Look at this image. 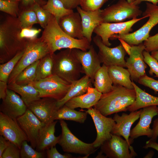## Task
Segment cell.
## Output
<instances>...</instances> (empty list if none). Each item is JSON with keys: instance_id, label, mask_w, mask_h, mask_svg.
Returning <instances> with one entry per match:
<instances>
[{"instance_id": "cell-5", "label": "cell", "mask_w": 158, "mask_h": 158, "mask_svg": "<svg viewBox=\"0 0 158 158\" xmlns=\"http://www.w3.org/2000/svg\"><path fill=\"white\" fill-rule=\"evenodd\" d=\"M49 54H50V51L48 46L42 40L27 44L23 55L9 77L8 84L13 82L24 69Z\"/></svg>"}, {"instance_id": "cell-36", "label": "cell", "mask_w": 158, "mask_h": 158, "mask_svg": "<svg viewBox=\"0 0 158 158\" xmlns=\"http://www.w3.org/2000/svg\"><path fill=\"white\" fill-rule=\"evenodd\" d=\"M20 20L23 28H31L33 24L39 23L35 12L30 9L22 13Z\"/></svg>"}, {"instance_id": "cell-32", "label": "cell", "mask_w": 158, "mask_h": 158, "mask_svg": "<svg viewBox=\"0 0 158 158\" xmlns=\"http://www.w3.org/2000/svg\"><path fill=\"white\" fill-rule=\"evenodd\" d=\"M40 60L36 61L24 69L16 76L13 82L20 85H25L31 84L35 81L37 68Z\"/></svg>"}, {"instance_id": "cell-56", "label": "cell", "mask_w": 158, "mask_h": 158, "mask_svg": "<svg viewBox=\"0 0 158 158\" xmlns=\"http://www.w3.org/2000/svg\"><path fill=\"white\" fill-rule=\"evenodd\" d=\"M154 154V152L152 151H151L149 152L144 158H152Z\"/></svg>"}, {"instance_id": "cell-50", "label": "cell", "mask_w": 158, "mask_h": 158, "mask_svg": "<svg viewBox=\"0 0 158 158\" xmlns=\"http://www.w3.org/2000/svg\"><path fill=\"white\" fill-rule=\"evenodd\" d=\"M7 83L0 81V99L3 100L6 96L7 92Z\"/></svg>"}, {"instance_id": "cell-33", "label": "cell", "mask_w": 158, "mask_h": 158, "mask_svg": "<svg viewBox=\"0 0 158 158\" xmlns=\"http://www.w3.org/2000/svg\"><path fill=\"white\" fill-rule=\"evenodd\" d=\"M53 65L52 54H49L41 59L37 66L35 81L52 75Z\"/></svg>"}, {"instance_id": "cell-48", "label": "cell", "mask_w": 158, "mask_h": 158, "mask_svg": "<svg viewBox=\"0 0 158 158\" xmlns=\"http://www.w3.org/2000/svg\"><path fill=\"white\" fill-rule=\"evenodd\" d=\"M157 111L158 114V107H157ZM152 135L150 139L156 141L158 136V118L156 119L153 122L152 127Z\"/></svg>"}, {"instance_id": "cell-42", "label": "cell", "mask_w": 158, "mask_h": 158, "mask_svg": "<svg viewBox=\"0 0 158 158\" xmlns=\"http://www.w3.org/2000/svg\"><path fill=\"white\" fill-rule=\"evenodd\" d=\"M139 84L158 92V80L150 77L146 74L141 77L138 82Z\"/></svg>"}, {"instance_id": "cell-13", "label": "cell", "mask_w": 158, "mask_h": 158, "mask_svg": "<svg viewBox=\"0 0 158 158\" xmlns=\"http://www.w3.org/2000/svg\"><path fill=\"white\" fill-rule=\"evenodd\" d=\"M0 135L20 149L23 142H28L27 137L18 123L13 118L0 112Z\"/></svg>"}, {"instance_id": "cell-27", "label": "cell", "mask_w": 158, "mask_h": 158, "mask_svg": "<svg viewBox=\"0 0 158 158\" xmlns=\"http://www.w3.org/2000/svg\"><path fill=\"white\" fill-rule=\"evenodd\" d=\"M108 70L113 85H120L129 89H134L131 80L130 73L127 69L114 65L108 67Z\"/></svg>"}, {"instance_id": "cell-26", "label": "cell", "mask_w": 158, "mask_h": 158, "mask_svg": "<svg viewBox=\"0 0 158 158\" xmlns=\"http://www.w3.org/2000/svg\"><path fill=\"white\" fill-rule=\"evenodd\" d=\"M136 95L134 102L128 109L130 112L153 106H158V97L151 95L142 90L132 80Z\"/></svg>"}, {"instance_id": "cell-25", "label": "cell", "mask_w": 158, "mask_h": 158, "mask_svg": "<svg viewBox=\"0 0 158 158\" xmlns=\"http://www.w3.org/2000/svg\"><path fill=\"white\" fill-rule=\"evenodd\" d=\"M93 83L92 80L86 75L73 82L71 83L70 88L65 96L62 99L57 101V107L59 108L71 99L85 93L89 87H92Z\"/></svg>"}, {"instance_id": "cell-41", "label": "cell", "mask_w": 158, "mask_h": 158, "mask_svg": "<svg viewBox=\"0 0 158 158\" xmlns=\"http://www.w3.org/2000/svg\"><path fill=\"white\" fill-rule=\"evenodd\" d=\"M20 154V149L10 142L8 146L3 153L2 158H19Z\"/></svg>"}, {"instance_id": "cell-45", "label": "cell", "mask_w": 158, "mask_h": 158, "mask_svg": "<svg viewBox=\"0 0 158 158\" xmlns=\"http://www.w3.org/2000/svg\"><path fill=\"white\" fill-rule=\"evenodd\" d=\"M46 157L48 158H71L73 157L69 153L64 154L60 153L56 149L55 146L51 147L46 150Z\"/></svg>"}, {"instance_id": "cell-37", "label": "cell", "mask_w": 158, "mask_h": 158, "mask_svg": "<svg viewBox=\"0 0 158 158\" xmlns=\"http://www.w3.org/2000/svg\"><path fill=\"white\" fill-rule=\"evenodd\" d=\"M30 9L35 12L39 23L42 27L45 28L47 25L51 14L41 7L40 5L37 4L33 5Z\"/></svg>"}, {"instance_id": "cell-49", "label": "cell", "mask_w": 158, "mask_h": 158, "mask_svg": "<svg viewBox=\"0 0 158 158\" xmlns=\"http://www.w3.org/2000/svg\"><path fill=\"white\" fill-rule=\"evenodd\" d=\"M23 5L25 6H31L37 4L41 6L45 4V2L42 0H22Z\"/></svg>"}, {"instance_id": "cell-35", "label": "cell", "mask_w": 158, "mask_h": 158, "mask_svg": "<svg viewBox=\"0 0 158 158\" xmlns=\"http://www.w3.org/2000/svg\"><path fill=\"white\" fill-rule=\"evenodd\" d=\"M25 140L22 143L20 148L21 158H44L46 157L45 152H39L34 150Z\"/></svg>"}, {"instance_id": "cell-47", "label": "cell", "mask_w": 158, "mask_h": 158, "mask_svg": "<svg viewBox=\"0 0 158 158\" xmlns=\"http://www.w3.org/2000/svg\"><path fill=\"white\" fill-rule=\"evenodd\" d=\"M10 142L2 135L0 136V158H2L3 153L9 145Z\"/></svg>"}, {"instance_id": "cell-7", "label": "cell", "mask_w": 158, "mask_h": 158, "mask_svg": "<svg viewBox=\"0 0 158 158\" xmlns=\"http://www.w3.org/2000/svg\"><path fill=\"white\" fill-rule=\"evenodd\" d=\"M37 90L40 98H53L57 101L67 93L71 83L56 75L34 81L32 83Z\"/></svg>"}, {"instance_id": "cell-31", "label": "cell", "mask_w": 158, "mask_h": 158, "mask_svg": "<svg viewBox=\"0 0 158 158\" xmlns=\"http://www.w3.org/2000/svg\"><path fill=\"white\" fill-rule=\"evenodd\" d=\"M42 7L53 15L58 23L62 17L73 12V10L66 8L59 0H48Z\"/></svg>"}, {"instance_id": "cell-18", "label": "cell", "mask_w": 158, "mask_h": 158, "mask_svg": "<svg viewBox=\"0 0 158 158\" xmlns=\"http://www.w3.org/2000/svg\"><path fill=\"white\" fill-rule=\"evenodd\" d=\"M142 109L131 112L129 114L125 113L121 116L116 113L113 118L116 122L111 133L122 136L130 144L134 140L129 138L131 128L133 123L139 118Z\"/></svg>"}, {"instance_id": "cell-21", "label": "cell", "mask_w": 158, "mask_h": 158, "mask_svg": "<svg viewBox=\"0 0 158 158\" xmlns=\"http://www.w3.org/2000/svg\"><path fill=\"white\" fill-rule=\"evenodd\" d=\"M81 16L83 35L91 43L92 35L95 28L103 23L101 16L102 10L87 11L78 6L76 8Z\"/></svg>"}, {"instance_id": "cell-38", "label": "cell", "mask_w": 158, "mask_h": 158, "mask_svg": "<svg viewBox=\"0 0 158 158\" xmlns=\"http://www.w3.org/2000/svg\"><path fill=\"white\" fill-rule=\"evenodd\" d=\"M144 61L150 67L149 73L151 75L154 74L158 78V61L150 55L149 52L144 50L143 52Z\"/></svg>"}, {"instance_id": "cell-46", "label": "cell", "mask_w": 158, "mask_h": 158, "mask_svg": "<svg viewBox=\"0 0 158 158\" xmlns=\"http://www.w3.org/2000/svg\"><path fill=\"white\" fill-rule=\"evenodd\" d=\"M65 7L68 9L73 10L80 5L81 0H59Z\"/></svg>"}, {"instance_id": "cell-11", "label": "cell", "mask_w": 158, "mask_h": 158, "mask_svg": "<svg viewBox=\"0 0 158 158\" xmlns=\"http://www.w3.org/2000/svg\"><path fill=\"white\" fill-rule=\"evenodd\" d=\"M147 17L145 16L140 18L133 19L126 22L117 23H102L95 29L94 32L99 36L105 45L110 47L111 44L109 40L114 35H125L132 31V26L139 21Z\"/></svg>"}, {"instance_id": "cell-6", "label": "cell", "mask_w": 158, "mask_h": 158, "mask_svg": "<svg viewBox=\"0 0 158 158\" xmlns=\"http://www.w3.org/2000/svg\"><path fill=\"white\" fill-rule=\"evenodd\" d=\"M142 13L138 5L127 0H119L102 10L101 16L103 23H117L123 22L127 19L137 18Z\"/></svg>"}, {"instance_id": "cell-55", "label": "cell", "mask_w": 158, "mask_h": 158, "mask_svg": "<svg viewBox=\"0 0 158 158\" xmlns=\"http://www.w3.org/2000/svg\"><path fill=\"white\" fill-rule=\"evenodd\" d=\"M151 55L158 61V50L151 52Z\"/></svg>"}, {"instance_id": "cell-22", "label": "cell", "mask_w": 158, "mask_h": 158, "mask_svg": "<svg viewBox=\"0 0 158 158\" xmlns=\"http://www.w3.org/2000/svg\"><path fill=\"white\" fill-rule=\"evenodd\" d=\"M57 121L46 124L41 129L37 142L35 150L43 152L58 144L60 135L56 137L54 135Z\"/></svg>"}, {"instance_id": "cell-23", "label": "cell", "mask_w": 158, "mask_h": 158, "mask_svg": "<svg viewBox=\"0 0 158 158\" xmlns=\"http://www.w3.org/2000/svg\"><path fill=\"white\" fill-rule=\"evenodd\" d=\"M58 23L62 29L71 37L79 39L84 38L81 18L78 12H73L64 16Z\"/></svg>"}, {"instance_id": "cell-3", "label": "cell", "mask_w": 158, "mask_h": 158, "mask_svg": "<svg viewBox=\"0 0 158 158\" xmlns=\"http://www.w3.org/2000/svg\"><path fill=\"white\" fill-rule=\"evenodd\" d=\"M52 74L71 83L80 78L82 73V65L73 49H66L57 54H52Z\"/></svg>"}, {"instance_id": "cell-44", "label": "cell", "mask_w": 158, "mask_h": 158, "mask_svg": "<svg viewBox=\"0 0 158 158\" xmlns=\"http://www.w3.org/2000/svg\"><path fill=\"white\" fill-rule=\"evenodd\" d=\"M41 31V29L23 28L19 34V37L20 39L27 38L33 40L36 37Z\"/></svg>"}, {"instance_id": "cell-10", "label": "cell", "mask_w": 158, "mask_h": 158, "mask_svg": "<svg viewBox=\"0 0 158 158\" xmlns=\"http://www.w3.org/2000/svg\"><path fill=\"white\" fill-rule=\"evenodd\" d=\"M93 41L98 48V54L101 63L107 67L116 65L126 67L125 57L127 53L121 43L115 47H110L104 44L97 35L93 37Z\"/></svg>"}, {"instance_id": "cell-30", "label": "cell", "mask_w": 158, "mask_h": 158, "mask_svg": "<svg viewBox=\"0 0 158 158\" xmlns=\"http://www.w3.org/2000/svg\"><path fill=\"white\" fill-rule=\"evenodd\" d=\"M87 113L78 111L69 108L65 105L58 110L54 118L55 120H67L83 123L86 120Z\"/></svg>"}, {"instance_id": "cell-1", "label": "cell", "mask_w": 158, "mask_h": 158, "mask_svg": "<svg viewBox=\"0 0 158 158\" xmlns=\"http://www.w3.org/2000/svg\"><path fill=\"white\" fill-rule=\"evenodd\" d=\"M42 40L47 45L51 54L64 48L77 49L86 51L91 45L90 42L85 37L80 39L74 38L66 34L52 15L44 28Z\"/></svg>"}, {"instance_id": "cell-43", "label": "cell", "mask_w": 158, "mask_h": 158, "mask_svg": "<svg viewBox=\"0 0 158 158\" xmlns=\"http://www.w3.org/2000/svg\"><path fill=\"white\" fill-rule=\"evenodd\" d=\"M143 44L145 47V50L149 52L158 51V33L150 36Z\"/></svg>"}, {"instance_id": "cell-15", "label": "cell", "mask_w": 158, "mask_h": 158, "mask_svg": "<svg viewBox=\"0 0 158 158\" xmlns=\"http://www.w3.org/2000/svg\"><path fill=\"white\" fill-rule=\"evenodd\" d=\"M144 50L145 47L142 43L132 46L129 57L126 61V67L130 73V79L136 82L146 74L147 66L144 61L142 54Z\"/></svg>"}, {"instance_id": "cell-12", "label": "cell", "mask_w": 158, "mask_h": 158, "mask_svg": "<svg viewBox=\"0 0 158 158\" xmlns=\"http://www.w3.org/2000/svg\"><path fill=\"white\" fill-rule=\"evenodd\" d=\"M86 111L91 117L95 127L97 135L92 143L95 148H97L111 138V133L116 122L113 118L104 116L95 107L88 109Z\"/></svg>"}, {"instance_id": "cell-40", "label": "cell", "mask_w": 158, "mask_h": 158, "mask_svg": "<svg viewBox=\"0 0 158 158\" xmlns=\"http://www.w3.org/2000/svg\"><path fill=\"white\" fill-rule=\"evenodd\" d=\"M18 1L0 0V10L16 16L18 12Z\"/></svg>"}, {"instance_id": "cell-34", "label": "cell", "mask_w": 158, "mask_h": 158, "mask_svg": "<svg viewBox=\"0 0 158 158\" xmlns=\"http://www.w3.org/2000/svg\"><path fill=\"white\" fill-rule=\"evenodd\" d=\"M25 48L18 52L6 62L0 65V81L7 83L9 77L15 66L23 55Z\"/></svg>"}, {"instance_id": "cell-19", "label": "cell", "mask_w": 158, "mask_h": 158, "mask_svg": "<svg viewBox=\"0 0 158 158\" xmlns=\"http://www.w3.org/2000/svg\"><path fill=\"white\" fill-rule=\"evenodd\" d=\"M28 107L24 101L14 91L7 89L6 95L0 106V111L13 119H17L26 111Z\"/></svg>"}, {"instance_id": "cell-57", "label": "cell", "mask_w": 158, "mask_h": 158, "mask_svg": "<svg viewBox=\"0 0 158 158\" xmlns=\"http://www.w3.org/2000/svg\"><path fill=\"white\" fill-rule=\"evenodd\" d=\"M128 2L130 3H133L135 0H126Z\"/></svg>"}, {"instance_id": "cell-58", "label": "cell", "mask_w": 158, "mask_h": 158, "mask_svg": "<svg viewBox=\"0 0 158 158\" xmlns=\"http://www.w3.org/2000/svg\"><path fill=\"white\" fill-rule=\"evenodd\" d=\"M6 0V1H20L21 0Z\"/></svg>"}, {"instance_id": "cell-8", "label": "cell", "mask_w": 158, "mask_h": 158, "mask_svg": "<svg viewBox=\"0 0 158 158\" xmlns=\"http://www.w3.org/2000/svg\"><path fill=\"white\" fill-rule=\"evenodd\" d=\"M61 134L58 144L63 151L67 153H74L88 156L97 150L91 143L82 141L74 135L68 128L64 120H60Z\"/></svg>"}, {"instance_id": "cell-16", "label": "cell", "mask_w": 158, "mask_h": 158, "mask_svg": "<svg viewBox=\"0 0 158 158\" xmlns=\"http://www.w3.org/2000/svg\"><path fill=\"white\" fill-rule=\"evenodd\" d=\"M16 120L26 135L28 142L32 147L35 148L40 131L46 124L41 122L28 108L25 112Z\"/></svg>"}, {"instance_id": "cell-29", "label": "cell", "mask_w": 158, "mask_h": 158, "mask_svg": "<svg viewBox=\"0 0 158 158\" xmlns=\"http://www.w3.org/2000/svg\"><path fill=\"white\" fill-rule=\"evenodd\" d=\"M93 83L95 88L102 94L111 90L113 83L109 75L107 66L103 64L95 73Z\"/></svg>"}, {"instance_id": "cell-24", "label": "cell", "mask_w": 158, "mask_h": 158, "mask_svg": "<svg viewBox=\"0 0 158 158\" xmlns=\"http://www.w3.org/2000/svg\"><path fill=\"white\" fill-rule=\"evenodd\" d=\"M102 94L95 88L89 87L85 94L73 97L65 104L69 108L75 109L78 108L89 109L94 106L100 99Z\"/></svg>"}, {"instance_id": "cell-4", "label": "cell", "mask_w": 158, "mask_h": 158, "mask_svg": "<svg viewBox=\"0 0 158 158\" xmlns=\"http://www.w3.org/2000/svg\"><path fill=\"white\" fill-rule=\"evenodd\" d=\"M146 10L142 15L147 16L149 19L142 26L131 33L114 35L110 39H121L131 46L138 45L146 41L150 37L151 29L158 24V6L148 2L146 3Z\"/></svg>"}, {"instance_id": "cell-20", "label": "cell", "mask_w": 158, "mask_h": 158, "mask_svg": "<svg viewBox=\"0 0 158 158\" xmlns=\"http://www.w3.org/2000/svg\"><path fill=\"white\" fill-rule=\"evenodd\" d=\"M157 106H153L143 108L140 116L139 121L136 125L130 131V138L134 140L142 136L151 138L152 129L150 126L153 117L158 115Z\"/></svg>"}, {"instance_id": "cell-54", "label": "cell", "mask_w": 158, "mask_h": 158, "mask_svg": "<svg viewBox=\"0 0 158 158\" xmlns=\"http://www.w3.org/2000/svg\"><path fill=\"white\" fill-rule=\"evenodd\" d=\"M144 1H149L155 5H157L158 3V0H135L133 4L136 5H138L142 2Z\"/></svg>"}, {"instance_id": "cell-9", "label": "cell", "mask_w": 158, "mask_h": 158, "mask_svg": "<svg viewBox=\"0 0 158 158\" xmlns=\"http://www.w3.org/2000/svg\"><path fill=\"white\" fill-rule=\"evenodd\" d=\"M121 136L111 134V137L100 146L99 154L109 158H132L137 155L133 147Z\"/></svg>"}, {"instance_id": "cell-53", "label": "cell", "mask_w": 158, "mask_h": 158, "mask_svg": "<svg viewBox=\"0 0 158 158\" xmlns=\"http://www.w3.org/2000/svg\"><path fill=\"white\" fill-rule=\"evenodd\" d=\"M118 40L120 41L121 43L122 44L127 53L129 55L130 53L131 46L121 39H118Z\"/></svg>"}, {"instance_id": "cell-17", "label": "cell", "mask_w": 158, "mask_h": 158, "mask_svg": "<svg viewBox=\"0 0 158 158\" xmlns=\"http://www.w3.org/2000/svg\"><path fill=\"white\" fill-rule=\"evenodd\" d=\"M73 50L82 65V73L88 76L93 83L95 74L101 66L98 53L92 45L86 51L77 49Z\"/></svg>"}, {"instance_id": "cell-52", "label": "cell", "mask_w": 158, "mask_h": 158, "mask_svg": "<svg viewBox=\"0 0 158 158\" xmlns=\"http://www.w3.org/2000/svg\"><path fill=\"white\" fill-rule=\"evenodd\" d=\"M149 148H153L158 151V143L154 141L149 140L146 142L143 148L147 149Z\"/></svg>"}, {"instance_id": "cell-14", "label": "cell", "mask_w": 158, "mask_h": 158, "mask_svg": "<svg viewBox=\"0 0 158 158\" xmlns=\"http://www.w3.org/2000/svg\"><path fill=\"white\" fill-rule=\"evenodd\" d=\"M57 102L52 98L42 97L31 103L27 107L41 122L47 124L54 121L59 109Z\"/></svg>"}, {"instance_id": "cell-51", "label": "cell", "mask_w": 158, "mask_h": 158, "mask_svg": "<svg viewBox=\"0 0 158 158\" xmlns=\"http://www.w3.org/2000/svg\"><path fill=\"white\" fill-rule=\"evenodd\" d=\"M6 41L5 30L4 28L1 27L0 30V49L3 48Z\"/></svg>"}, {"instance_id": "cell-28", "label": "cell", "mask_w": 158, "mask_h": 158, "mask_svg": "<svg viewBox=\"0 0 158 158\" xmlns=\"http://www.w3.org/2000/svg\"><path fill=\"white\" fill-rule=\"evenodd\" d=\"M7 88L20 95L27 106L40 98L39 92L32 83L20 85L13 82L8 84Z\"/></svg>"}, {"instance_id": "cell-2", "label": "cell", "mask_w": 158, "mask_h": 158, "mask_svg": "<svg viewBox=\"0 0 158 158\" xmlns=\"http://www.w3.org/2000/svg\"><path fill=\"white\" fill-rule=\"evenodd\" d=\"M136 95L134 89L119 85H113L111 90L102 94L94 106L101 114L107 116L114 113L126 111L134 102Z\"/></svg>"}, {"instance_id": "cell-39", "label": "cell", "mask_w": 158, "mask_h": 158, "mask_svg": "<svg viewBox=\"0 0 158 158\" xmlns=\"http://www.w3.org/2000/svg\"><path fill=\"white\" fill-rule=\"evenodd\" d=\"M108 0H81L80 6L84 10L94 11L100 9Z\"/></svg>"}]
</instances>
